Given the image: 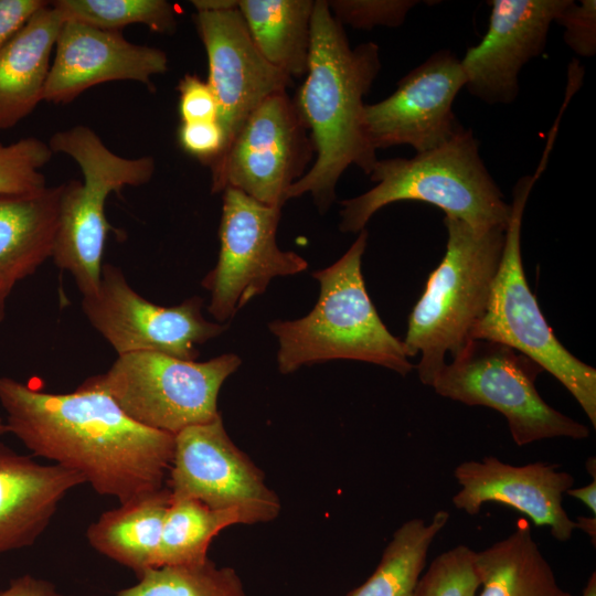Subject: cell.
<instances>
[{
  "label": "cell",
  "mask_w": 596,
  "mask_h": 596,
  "mask_svg": "<svg viewBox=\"0 0 596 596\" xmlns=\"http://www.w3.org/2000/svg\"><path fill=\"white\" fill-rule=\"evenodd\" d=\"M0 405L9 433L34 456L79 473L100 496L123 503L164 487L174 435L131 419L91 377L50 393L2 376Z\"/></svg>",
  "instance_id": "cell-1"
},
{
  "label": "cell",
  "mask_w": 596,
  "mask_h": 596,
  "mask_svg": "<svg viewBox=\"0 0 596 596\" xmlns=\"http://www.w3.org/2000/svg\"><path fill=\"white\" fill-rule=\"evenodd\" d=\"M380 70L377 44L366 42L351 47L327 0H316L308 70L292 97L310 132L316 160L290 187L288 200L310 193L324 213L336 199L340 177L350 166L371 173L377 158L363 129V98Z\"/></svg>",
  "instance_id": "cell-2"
},
{
  "label": "cell",
  "mask_w": 596,
  "mask_h": 596,
  "mask_svg": "<svg viewBox=\"0 0 596 596\" xmlns=\"http://www.w3.org/2000/svg\"><path fill=\"white\" fill-rule=\"evenodd\" d=\"M359 233L336 263L312 273L320 284L313 309L302 318L268 324L278 341L283 374L330 360L363 361L401 375L414 368L402 340L385 327L366 291L361 264L368 232Z\"/></svg>",
  "instance_id": "cell-3"
},
{
  "label": "cell",
  "mask_w": 596,
  "mask_h": 596,
  "mask_svg": "<svg viewBox=\"0 0 596 596\" xmlns=\"http://www.w3.org/2000/svg\"><path fill=\"white\" fill-rule=\"evenodd\" d=\"M370 175L375 187L341 201L342 232H361L375 212L400 201L433 204L475 228L508 225L511 206L488 172L470 129L411 159L376 160Z\"/></svg>",
  "instance_id": "cell-4"
},
{
  "label": "cell",
  "mask_w": 596,
  "mask_h": 596,
  "mask_svg": "<svg viewBox=\"0 0 596 596\" xmlns=\"http://www.w3.org/2000/svg\"><path fill=\"white\" fill-rule=\"evenodd\" d=\"M446 253L430 273L414 306L402 341L407 356L421 353L416 365L419 380L432 386L446 364L471 340L483 316L502 257L505 228H475L445 215Z\"/></svg>",
  "instance_id": "cell-5"
},
{
  "label": "cell",
  "mask_w": 596,
  "mask_h": 596,
  "mask_svg": "<svg viewBox=\"0 0 596 596\" xmlns=\"http://www.w3.org/2000/svg\"><path fill=\"white\" fill-rule=\"evenodd\" d=\"M539 173L522 177L513 188L510 219L500 265L487 309L470 339L503 343L535 361L574 396L596 426V370L574 356L554 336L532 294L521 257L523 212Z\"/></svg>",
  "instance_id": "cell-6"
},
{
  "label": "cell",
  "mask_w": 596,
  "mask_h": 596,
  "mask_svg": "<svg viewBox=\"0 0 596 596\" xmlns=\"http://www.w3.org/2000/svg\"><path fill=\"white\" fill-rule=\"evenodd\" d=\"M234 353L199 362L157 352L118 355L102 374L89 376L135 422L175 435L215 419L220 390L241 365Z\"/></svg>",
  "instance_id": "cell-7"
},
{
  "label": "cell",
  "mask_w": 596,
  "mask_h": 596,
  "mask_svg": "<svg viewBox=\"0 0 596 596\" xmlns=\"http://www.w3.org/2000/svg\"><path fill=\"white\" fill-rule=\"evenodd\" d=\"M543 369L529 356L491 340H470L436 375L440 396L501 413L518 446L538 440L589 436L586 425L551 407L535 389Z\"/></svg>",
  "instance_id": "cell-8"
},
{
  "label": "cell",
  "mask_w": 596,
  "mask_h": 596,
  "mask_svg": "<svg viewBox=\"0 0 596 596\" xmlns=\"http://www.w3.org/2000/svg\"><path fill=\"white\" fill-rule=\"evenodd\" d=\"M315 153L310 132L287 92L264 99L210 164L213 193L231 188L283 207Z\"/></svg>",
  "instance_id": "cell-9"
},
{
  "label": "cell",
  "mask_w": 596,
  "mask_h": 596,
  "mask_svg": "<svg viewBox=\"0 0 596 596\" xmlns=\"http://www.w3.org/2000/svg\"><path fill=\"white\" fill-rule=\"evenodd\" d=\"M281 207L265 205L241 191H223L219 228L220 252L215 266L202 279L210 292L207 311L226 323L270 280L305 272L307 260L276 242Z\"/></svg>",
  "instance_id": "cell-10"
},
{
  "label": "cell",
  "mask_w": 596,
  "mask_h": 596,
  "mask_svg": "<svg viewBox=\"0 0 596 596\" xmlns=\"http://www.w3.org/2000/svg\"><path fill=\"white\" fill-rule=\"evenodd\" d=\"M203 304L198 296L171 307L153 304L134 290L119 267L105 263L99 287L83 297L82 309L118 355L157 352L195 361L198 345L227 329L203 316Z\"/></svg>",
  "instance_id": "cell-11"
},
{
  "label": "cell",
  "mask_w": 596,
  "mask_h": 596,
  "mask_svg": "<svg viewBox=\"0 0 596 596\" xmlns=\"http://www.w3.org/2000/svg\"><path fill=\"white\" fill-rule=\"evenodd\" d=\"M168 489L174 499L244 510L256 523L273 521L280 512L263 471L231 439L221 415L174 435Z\"/></svg>",
  "instance_id": "cell-12"
},
{
  "label": "cell",
  "mask_w": 596,
  "mask_h": 596,
  "mask_svg": "<svg viewBox=\"0 0 596 596\" xmlns=\"http://www.w3.org/2000/svg\"><path fill=\"white\" fill-rule=\"evenodd\" d=\"M465 85L460 60L449 50L435 52L389 97L365 104L363 129L370 145L374 150L406 145L422 153L446 143L464 129L453 104Z\"/></svg>",
  "instance_id": "cell-13"
},
{
  "label": "cell",
  "mask_w": 596,
  "mask_h": 596,
  "mask_svg": "<svg viewBox=\"0 0 596 596\" xmlns=\"http://www.w3.org/2000/svg\"><path fill=\"white\" fill-rule=\"evenodd\" d=\"M194 20L207 55L206 82L217 102L224 151L248 115L267 97L287 92L294 79L265 60L237 8L196 11Z\"/></svg>",
  "instance_id": "cell-14"
},
{
  "label": "cell",
  "mask_w": 596,
  "mask_h": 596,
  "mask_svg": "<svg viewBox=\"0 0 596 596\" xmlns=\"http://www.w3.org/2000/svg\"><path fill=\"white\" fill-rule=\"evenodd\" d=\"M570 0H492L489 28L460 60L467 89L487 104L513 103L522 67L539 56Z\"/></svg>",
  "instance_id": "cell-15"
},
{
  "label": "cell",
  "mask_w": 596,
  "mask_h": 596,
  "mask_svg": "<svg viewBox=\"0 0 596 596\" xmlns=\"http://www.w3.org/2000/svg\"><path fill=\"white\" fill-rule=\"evenodd\" d=\"M46 79L43 100L67 104L84 91L111 81H137L149 87L151 77L168 70L167 54L134 44L120 31L64 21Z\"/></svg>",
  "instance_id": "cell-16"
},
{
  "label": "cell",
  "mask_w": 596,
  "mask_h": 596,
  "mask_svg": "<svg viewBox=\"0 0 596 596\" xmlns=\"http://www.w3.org/2000/svg\"><path fill=\"white\" fill-rule=\"evenodd\" d=\"M454 477L461 488L453 497V503L470 515L479 513L482 504L496 502L526 514L538 526H549L560 542L568 541L576 529V522L563 507V496L573 488L575 479L556 465L513 466L486 456L461 462Z\"/></svg>",
  "instance_id": "cell-17"
},
{
  "label": "cell",
  "mask_w": 596,
  "mask_h": 596,
  "mask_svg": "<svg viewBox=\"0 0 596 596\" xmlns=\"http://www.w3.org/2000/svg\"><path fill=\"white\" fill-rule=\"evenodd\" d=\"M83 477L60 465H42L0 441V554L32 546L61 501Z\"/></svg>",
  "instance_id": "cell-18"
},
{
  "label": "cell",
  "mask_w": 596,
  "mask_h": 596,
  "mask_svg": "<svg viewBox=\"0 0 596 596\" xmlns=\"http://www.w3.org/2000/svg\"><path fill=\"white\" fill-rule=\"evenodd\" d=\"M63 22L49 2L0 47V131L14 127L43 100Z\"/></svg>",
  "instance_id": "cell-19"
},
{
  "label": "cell",
  "mask_w": 596,
  "mask_h": 596,
  "mask_svg": "<svg viewBox=\"0 0 596 596\" xmlns=\"http://www.w3.org/2000/svg\"><path fill=\"white\" fill-rule=\"evenodd\" d=\"M62 184L25 194L0 195V277L31 276L52 257Z\"/></svg>",
  "instance_id": "cell-20"
},
{
  "label": "cell",
  "mask_w": 596,
  "mask_h": 596,
  "mask_svg": "<svg viewBox=\"0 0 596 596\" xmlns=\"http://www.w3.org/2000/svg\"><path fill=\"white\" fill-rule=\"evenodd\" d=\"M168 487L149 491L107 510L86 531L91 546L130 568L139 578L158 567V552L167 510Z\"/></svg>",
  "instance_id": "cell-21"
},
{
  "label": "cell",
  "mask_w": 596,
  "mask_h": 596,
  "mask_svg": "<svg viewBox=\"0 0 596 596\" xmlns=\"http://www.w3.org/2000/svg\"><path fill=\"white\" fill-rule=\"evenodd\" d=\"M479 596H577L563 589L526 524L475 552Z\"/></svg>",
  "instance_id": "cell-22"
},
{
  "label": "cell",
  "mask_w": 596,
  "mask_h": 596,
  "mask_svg": "<svg viewBox=\"0 0 596 596\" xmlns=\"http://www.w3.org/2000/svg\"><path fill=\"white\" fill-rule=\"evenodd\" d=\"M313 0H238L237 9L258 51L290 78L306 75Z\"/></svg>",
  "instance_id": "cell-23"
},
{
  "label": "cell",
  "mask_w": 596,
  "mask_h": 596,
  "mask_svg": "<svg viewBox=\"0 0 596 596\" xmlns=\"http://www.w3.org/2000/svg\"><path fill=\"white\" fill-rule=\"evenodd\" d=\"M448 520L449 513L439 510L428 523L421 518L404 522L394 532L371 576L347 596H413L430 544Z\"/></svg>",
  "instance_id": "cell-24"
},
{
  "label": "cell",
  "mask_w": 596,
  "mask_h": 596,
  "mask_svg": "<svg viewBox=\"0 0 596 596\" xmlns=\"http://www.w3.org/2000/svg\"><path fill=\"white\" fill-rule=\"evenodd\" d=\"M241 509H212L188 498H171L158 552V567L204 562L212 540L233 524H255Z\"/></svg>",
  "instance_id": "cell-25"
},
{
  "label": "cell",
  "mask_w": 596,
  "mask_h": 596,
  "mask_svg": "<svg viewBox=\"0 0 596 596\" xmlns=\"http://www.w3.org/2000/svg\"><path fill=\"white\" fill-rule=\"evenodd\" d=\"M116 596H247L237 572L217 567L210 558L188 565H171L143 573L134 586Z\"/></svg>",
  "instance_id": "cell-26"
},
{
  "label": "cell",
  "mask_w": 596,
  "mask_h": 596,
  "mask_svg": "<svg viewBox=\"0 0 596 596\" xmlns=\"http://www.w3.org/2000/svg\"><path fill=\"white\" fill-rule=\"evenodd\" d=\"M64 21L103 30L120 31L143 24L151 31L171 34L177 29L175 7L166 0H56L51 2Z\"/></svg>",
  "instance_id": "cell-27"
},
{
  "label": "cell",
  "mask_w": 596,
  "mask_h": 596,
  "mask_svg": "<svg viewBox=\"0 0 596 596\" xmlns=\"http://www.w3.org/2000/svg\"><path fill=\"white\" fill-rule=\"evenodd\" d=\"M49 143L35 137L0 142V195L25 194L46 187L42 168L53 156Z\"/></svg>",
  "instance_id": "cell-28"
},
{
  "label": "cell",
  "mask_w": 596,
  "mask_h": 596,
  "mask_svg": "<svg viewBox=\"0 0 596 596\" xmlns=\"http://www.w3.org/2000/svg\"><path fill=\"white\" fill-rule=\"evenodd\" d=\"M479 587L475 551L459 544L434 558L413 596H476Z\"/></svg>",
  "instance_id": "cell-29"
},
{
  "label": "cell",
  "mask_w": 596,
  "mask_h": 596,
  "mask_svg": "<svg viewBox=\"0 0 596 596\" xmlns=\"http://www.w3.org/2000/svg\"><path fill=\"white\" fill-rule=\"evenodd\" d=\"M333 18L343 26L372 30L375 26L396 28L404 23L414 0H330Z\"/></svg>",
  "instance_id": "cell-30"
},
{
  "label": "cell",
  "mask_w": 596,
  "mask_h": 596,
  "mask_svg": "<svg viewBox=\"0 0 596 596\" xmlns=\"http://www.w3.org/2000/svg\"><path fill=\"white\" fill-rule=\"evenodd\" d=\"M564 28L565 43L577 54L592 57L596 52V1L570 0L556 21Z\"/></svg>",
  "instance_id": "cell-31"
},
{
  "label": "cell",
  "mask_w": 596,
  "mask_h": 596,
  "mask_svg": "<svg viewBox=\"0 0 596 596\" xmlns=\"http://www.w3.org/2000/svg\"><path fill=\"white\" fill-rule=\"evenodd\" d=\"M182 123L211 121L217 118V102L207 82L185 74L178 85Z\"/></svg>",
  "instance_id": "cell-32"
},
{
  "label": "cell",
  "mask_w": 596,
  "mask_h": 596,
  "mask_svg": "<svg viewBox=\"0 0 596 596\" xmlns=\"http://www.w3.org/2000/svg\"><path fill=\"white\" fill-rule=\"evenodd\" d=\"M178 140L185 152L209 164L214 162L224 149L223 131L216 120L181 123Z\"/></svg>",
  "instance_id": "cell-33"
},
{
  "label": "cell",
  "mask_w": 596,
  "mask_h": 596,
  "mask_svg": "<svg viewBox=\"0 0 596 596\" xmlns=\"http://www.w3.org/2000/svg\"><path fill=\"white\" fill-rule=\"evenodd\" d=\"M47 3L43 0H0V47Z\"/></svg>",
  "instance_id": "cell-34"
},
{
  "label": "cell",
  "mask_w": 596,
  "mask_h": 596,
  "mask_svg": "<svg viewBox=\"0 0 596 596\" xmlns=\"http://www.w3.org/2000/svg\"><path fill=\"white\" fill-rule=\"evenodd\" d=\"M0 596H74L60 593L50 581L24 574L10 581L0 589Z\"/></svg>",
  "instance_id": "cell-35"
},
{
  "label": "cell",
  "mask_w": 596,
  "mask_h": 596,
  "mask_svg": "<svg viewBox=\"0 0 596 596\" xmlns=\"http://www.w3.org/2000/svg\"><path fill=\"white\" fill-rule=\"evenodd\" d=\"M566 493L582 501L594 515L596 514V479H593L587 486L575 489L571 488Z\"/></svg>",
  "instance_id": "cell-36"
},
{
  "label": "cell",
  "mask_w": 596,
  "mask_h": 596,
  "mask_svg": "<svg viewBox=\"0 0 596 596\" xmlns=\"http://www.w3.org/2000/svg\"><path fill=\"white\" fill-rule=\"evenodd\" d=\"M196 11H216L237 8L238 0H192Z\"/></svg>",
  "instance_id": "cell-37"
},
{
  "label": "cell",
  "mask_w": 596,
  "mask_h": 596,
  "mask_svg": "<svg viewBox=\"0 0 596 596\" xmlns=\"http://www.w3.org/2000/svg\"><path fill=\"white\" fill-rule=\"evenodd\" d=\"M14 286L15 283L0 277V322L6 318L7 301Z\"/></svg>",
  "instance_id": "cell-38"
},
{
  "label": "cell",
  "mask_w": 596,
  "mask_h": 596,
  "mask_svg": "<svg viewBox=\"0 0 596 596\" xmlns=\"http://www.w3.org/2000/svg\"><path fill=\"white\" fill-rule=\"evenodd\" d=\"M576 522V529L582 530L585 532L590 540H593V544L595 545V539H596V517H577Z\"/></svg>",
  "instance_id": "cell-39"
},
{
  "label": "cell",
  "mask_w": 596,
  "mask_h": 596,
  "mask_svg": "<svg viewBox=\"0 0 596 596\" xmlns=\"http://www.w3.org/2000/svg\"><path fill=\"white\" fill-rule=\"evenodd\" d=\"M582 596H596V573L593 572L589 576L584 589Z\"/></svg>",
  "instance_id": "cell-40"
},
{
  "label": "cell",
  "mask_w": 596,
  "mask_h": 596,
  "mask_svg": "<svg viewBox=\"0 0 596 596\" xmlns=\"http://www.w3.org/2000/svg\"><path fill=\"white\" fill-rule=\"evenodd\" d=\"M586 469L593 479H596V459L595 457H589L586 461Z\"/></svg>",
  "instance_id": "cell-41"
},
{
  "label": "cell",
  "mask_w": 596,
  "mask_h": 596,
  "mask_svg": "<svg viewBox=\"0 0 596 596\" xmlns=\"http://www.w3.org/2000/svg\"><path fill=\"white\" fill-rule=\"evenodd\" d=\"M7 433H9L8 426H7L6 422L2 418H0V436L4 435Z\"/></svg>",
  "instance_id": "cell-42"
}]
</instances>
